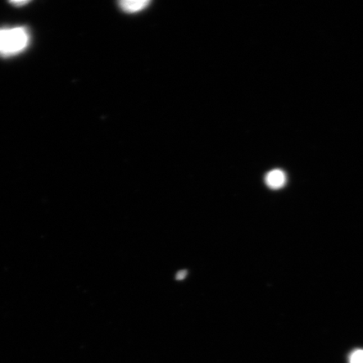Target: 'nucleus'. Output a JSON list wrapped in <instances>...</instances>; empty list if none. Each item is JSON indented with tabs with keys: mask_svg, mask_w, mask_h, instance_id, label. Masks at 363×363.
<instances>
[{
	"mask_svg": "<svg viewBox=\"0 0 363 363\" xmlns=\"http://www.w3.org/2000/svg\"><path fill=\"white\" fill-rule=\"evenodd\" d=\"M188 272L186 270H182L178 272L176 275L177 280H183L185 279V277L187 276Z\"/></svg>",
	"mask_w": 363,
	"mask_h": 363,
	"instance_id": "obj_5",
	"label": "nucleus"
},
{
	"mask_svg": "<svg viewBox=\"0 0 363 363\" xmlns=\"http://www.w3.org/2000/svg\"><path fill=\"white\" fill-rule=\"evenodd\" d=\"M29 43L30 33L26 27L0 29V56L16 55L25 51Z\"/></svg>",
	"mask_w": 363,
	"mask_h": 363,
	"instance_id": "obj_1",
	"label": "nucleus"
},
{
	"mask_svg": "<svg viewBox=\"0 0 363 363\" xmlns=\"http://www.w3.org/2000/svg\"><path fill=\"white\" fill-rule=\"evenodd\" d=\"M265 181L269 188L279 189L284 187L286 183V175L282 170H272L267 174Z\"/></svg>",
	"mask_w": 363,
	"mask_h": 363,
	"instance_id": "obj_2",
	"label": "nucleus"
},
{
	"mask_svg": "<svg viewBox=\"0 0 363 363\" xmlns=\"http://www.w3.org/2000/svg\"><path fill=\"white\" fill-rule=\"evenodd\" d=\"M12 4H15V6H16L17 7L18 6H25V4H28V1H13V2H11Z\"/></svg>",
	"mask_w": 363,
	"mask_h": 363,
	"instance_id": "obj_6",
	"label": "nucleus"
},
{
	"mask_svg": "<svg viewBox=\"0 0 363 363\" xmlns=\"http://www.w3.org/2000/svg\"><path fill=\"white\" fill-rule=\"evenodd\" d=\"M350 363H363V350H356L351 354Z\"/></svg>",
	"mask_w": 363,
	"mask_h": 363,
	"instance_id": "obj_4",
	"label": "nucleus"
},
{
	"mask_svg": "<svg viewBox=\"0 0 363 363\" xmlns=\"http://www.w3.org/2000/svg\"><path fill=\"white\" fill-rule=\"evenodd\" d=\"M150 4L147 0H123L119 2L122 11L128 13H138L145 10Z\"/></svg>",
	"mask_w": 363,
	"mask_h": 363,
	"instance_id": "obj_3",
	"label": "nucleus"
}]
</instances>
